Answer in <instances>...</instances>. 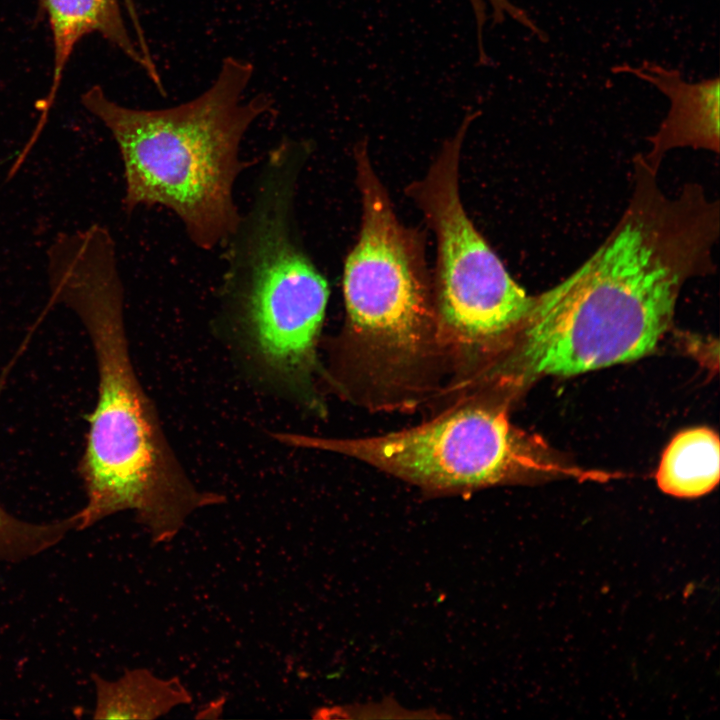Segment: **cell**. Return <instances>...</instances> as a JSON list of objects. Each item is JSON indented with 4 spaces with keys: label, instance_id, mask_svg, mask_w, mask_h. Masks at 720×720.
Returning a JSON list of instances; mask_svg holds the SVG:
<instances>
[{
    "label": "cell",
    "instance_id": "obj_4",
    "mask_svg": "<svg viewBox=\"0 0 720 720\" xmlns=\"http://www.w3.org/2000/svg\"><path fill=\"white\" fill-rule=\"evenodd\" d=\"M310 145L282 139L267 154L248 209L222 246L220 296L264 374L311 396L316 343L329 287L301 242L295 218L300 173Z\"/></svg>",
    "mask_w": 720,
    "mask_h": 720
},
{
    "label": "cell",
    "instance_id": "obj_8",
    "mask_svg": "<svg viewBox=\"0 0 720 720\" xmlns=\"http://www.w3.org/2000/svg\"><path fill=\"white\" fill-rule=\"evenodd\" d=\"M45 11L52 36L53 68L49 91L40 102V116L32 135L23 148L30 152L41 135L55 102L63 73L77 46L89 34L97 33L121 50L129 59L145 70L154 85L161 89L162 81L151 54L145 52L131 34L123 15L129 13L134 32L146 45L133 0H39Z\"/></svg>",
    "mask_w": 720,
    "mask_h": 720
},
{
    "label": "cell",
    "instance_id": "obj_6",
    "mask_svg": "<svg viewBox=\"0 0 720 720\" xmlns=\"http://www.w3.org/2000/svg\"><path fill=\"white\" fill-rule=\"evenodd\" d=\"M473 119L472 114L464 119L426 175L407 188L436 237L433 295L440 350L461 371L466 368L465 376L479 357L521 329L534 303L478 232L461 201V148Z\"/></svg>",
    "mask_w": 720,
    "mask_h": 720
},
{
    "label": "cell",
    "instance_id": "obj_10",
    "mask_svg": "<svg viewBox=\"0 0 720 720\" xmlns=\"http://www.w3.org/2000/svg\"><path fill=\"white\" fill-rule=\"evenodd\" d=\"M96 719L152 720L188 705L191 693L178 678L164 679L146 668L127 670L116 680L94 673Z\"/></svg>",
    "mask_w": 720,
    "mask_h": 720
},
{
    "label": "cell",
    "instance_id": "obj_3",
    "mask_svg": "<svg viewBox=\"0 0 720 720\" xmlns=\"http://www.w3.org/2000/svg\"><path fill=\"white\" fill-rule=\"evenodd\" d=\"M253 71L248 61L227 57L204 92L163 109L120 105L99 86L82 93V105L118 146L127 213L160 206L179 218L197 248L226 243L241 219L236 180L254 163L241 158V142L273 105L264 94L245 99Z\"/></svg>",
    "mask_w": 720,
    "mask_h": 720
},
{
    "label": "cell",
    "instance_id": "obj_14",
    "mask_svg": "<svg viewBox=\"0 0 720 720\" xmlns=\"http://www.w3.org/2000/svg\"><path fill=\"white\" fill-rule=\"evenodd\" d=\"M223 706H224V701H223V699H218V700H216L215 702L210 703V705L207 706V707H205L202 711H199V712H201V713H199V714L197 715V717H203V718H204V716H205V715L207 714V712H209V711H212V712L214 713V717H219V715L221 714V712H222V710H223ZM212 712H211V713H212Z\"/></svg>",
    "mask_w": 720,
    "mask_h": 720
},
{
    "label": "cell",
    "instance_id": "obj_13",
    "mask_svg": "<svg viewBox=\"0 0 720 720\" xmlns=\"http://www.w3.org/2000/svg\"><path fill=\"white\" fill-rule=\"evenodd\" d=\"M473 8L476 28L478 48L483 47V29L488 18V10L494 24H500L507 18L513 19L520 25L535 33L538 25L530 18V16L519 6L510 0H469Z\"/></svg>",
    "mask_w": 720,
    "mask_h": 720
},
{
    "label": "cell",
    "instance_id": "obj_9",
    "mask_svg": "<svg viewBox=\"0 0 720 720\" xmlns=\"http://www.w3.org/2000/svg\"><path fill=\"white\" fill-rule=\"evenodd\" d=\"M613 73H625L649 83L670 103L658 131L651 137L653 152L678 146L718 151L720 129V80L718 76L687 81L680 70L652 61L637 66L616 65Z\"/></svg>",
    "mask_w": 720,
    "mask_h": 720
},
{
    "label": "cell",
    "instance_id": "obj_5",
    "mask_svg": "<svg viewBox=\"0 0 720 720\" xmlns=\"http://www.w3.org/2000/svg\"><path fill=\"white\" fill-rule=\"evenodd\" d=\"M362 215L344 267V338L351 364L371 387L413 396L418 373L442 356L421 234L398 219L364 143L354 150Z\"/></svg>",
    "mask_w": 720,
    "mask_h": 720
},
{
    "label": "cell",
    "instance_id": "obj_7",
    "mask_svg": "<svg viewBox=\"0 0 720 720\" xmlns=\"http://www.w3.org/2000/svg\"><path fill=\"white\" fill-rule=\"evenodd\" d=\"M287 444L348 456L434 493L513 480L526 452L506 413L472 397L420 425L383 435L322 438L280 433Z\"/></svg>",
    "mask_w": 720,
    "mask_h": 720
},
{
    "label": "cell",
    "instance_id": "obj_1",
    "mask_svg": "<svg viewBox=\"0 0 720 720\" xmlns=\"http://www.w3.org/2000/svg\"><path fill=\"white\" fill-rule=\"evenodd\" d=\"M636 189L604 243L565 280L534 297L519 361L530 375L571 376L651 352L684 282L706 264L717 208L696 188L674 199L638 166Z\"/></svg>",
    "mask_w": 720,
    "mask_h": 720
},
{
    "label": "cell",
    "instance_id": "obj_2",
    "mask_svg": "<svg viewBox=\"0 0 720 720\" xmlns=\"http://www.w3.org/2000/svg\"><path fill=\"white\" fill-rule=\"evenodd\" d=\"M49 305L72 309L90 337L98 395L79 462L86 504L77 530L132 511L154 543L171 541L196 510L225 497L199 490L173 452L132 364L115 242L106 230L66 236L48 250Z\"/></svg>",
    "mask_w": 720,
    "mask_h": 720
},
{
    "label": "cell",
    "instance_id": "obj_12",
    "mask_svg": "<svg viewBox=\"0 0 720 720\" xmlns=\"http://www.w3.org/2000/svg\"><path fill=\"white\" fill-rule=\"evenodd\" d=\"M12 362L0 374V396ZM76 514L51 523H31L18 519L0 505V561L17 562L38 555L57 545L69 531L77 529Z\"/></svg>",
    "mask_w": 720,
    "mask_h": 720
},
{
    "label": "cell",
    "instance_id": "obj_11",
    "mask_svg": "<svg viewBox=\"0 0 720 720\" xmlns=\"http://www.w3.org/2000/svg\"><path fill=\"white\" fill-rule=\"evenodd\" d=\"M659 488L672 496L699 497L719 481V439L708 428L676 435L662 456L656 475Z\"/></svg>",
    "mask_w": 720,
    "mask_h": 720
}]
</instances>
